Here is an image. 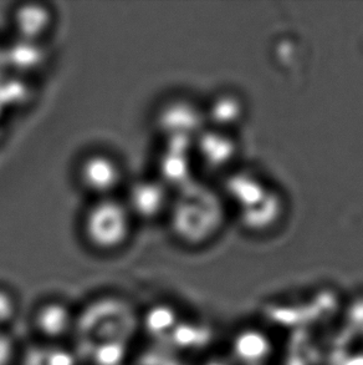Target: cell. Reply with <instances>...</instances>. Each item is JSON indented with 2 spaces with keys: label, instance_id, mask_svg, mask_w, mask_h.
<instances>
[{
  "label": "cell",
  "instance_id": "8992f818",
  "mask_svg": "<svg viewBox=\"0 0 363 365\" xmlns=\"http://www.w3.org/2000/svg\"><path fill=\"white\" fill-rule=\"evenodd\" d=\"M196 123V110L183 101H171L158 110L157 131L163 143L188 146L191 131Z\"/></svg>",
  "mask_w": 363,
  "mask_h": 365
},
{
  "label": "cell",
  "instance_id": "ba28073f",
  "mask_svg": "<svg viewBox=\"0 0 363 365\" xmlns=\"http://www.w3.org/2000/svg\"><path fill=\"white\" fill-rule=\"evenodd\" d=\"M157 176L171 191L181 190L191 183V163L188 146L163 143L157 161Z\"/></svg>",
  "mask_w": 363,
  "mask_h": 365
},
{
  "label": "cell",
  "instance_id": "8fae6325",
  "mask_svg": "<svg viewBox=\"0 0 363 365\" xmlns=\"http://www.w3.org/2000/svg\"><path fill=\"white\" fill-rule=\"evenodd\" d=\"M24 365H75V358L61 346H35L26 353Z\"/></svg>",
  "mask_w": 363,
  "mask_h": 365
},
{
  "label": "cell",
  "instance_id": "52a82bcc",
  "mask_svg": "<svg viewBox=\"0 0 363 365\" xmlns=\"http://www.w3.org/2000/svg\"><path fill=\"white\" fill-rule=\"evenodd\" d=\"M15 38L43 43L54 25L53 11L39 3L21 4L11 15Z\"/></svg>",
  "mask_w": 363,
  "mask_h": 365
},
{
  "label": "cell",
  "instance_id": "4fadbf2b",
  "mask_svg": "<svg viewBox=\"0 0 363 365\" xmlns=\"http://www.w3.org/2000/svg\"><path fill=\"white\" fill-rule=\"evenodd\" d=\"M16 303L9 292L0 288V328L9 323L15 316Z\"/></svg>",
  "mask_w": 363,
  "mask_h": 365
},
{
  "label": "cell",
  "instance_id": "3957f363",
  "mask_svg": "<svg viewBox=\"0 0 363 365\" xmlns=\"http://www.w3.org/2000/svg\"><path fill=\"white\" fill-rule=\"evenodd\" d=\"M78 178L85 191L98 198L113 197L122 182V168L107 153H95L80 161Z\"/></svg>",
  "mask_w": 363,
  "mask_h": 365
},
{
  "label": "cell",
  "instance_id": "30bf717a",
  "mask_svg": "<svg viewBox=\"0 0 363 365\" xmlns=\"http://www.w3.org/2000/svg\"><path fill=\"white\" fill-rule=\"evenodd\" d=\"M74 317L60 303H48L40 308L36 316V327L45 336L56 339L65 336L73 328Z\"/></svg>",
  "mask_w": 363,
  "mask_h": 365
},
{
  "label": "cell",
  "instance_id": "9c48e42d",
  "mask_svg": "<svg viewBox=\"0 0 363 365\" xmlns=\"http://www.w3.org/2000/svg\"><path fill=\"white\" fill-rule=\"evenodd\" d=\"M5 64L8 73L15 75L30 74L39 70L46 63V50L43 43L15 38L6 45H3Z\"/></svg>",
  "mask_w": 363,
  "mask_h": 365
},
{
  "label": "cell",
  "instance_id": "9a60e30c",
  "mask_svg": "<svg viewBox=\"0 0 363 365\" xmlns=\"http://www.w3.org/2000/svg\"><path fill=\"white\" fill-rule=\"evenodd\" d=\"M6 74H8V69L5 64L4 50H3V45H0V79H3Z\"/></svg>",
  "mask_w": 363,
  "mask_h": 365
},
{
  "label": "cell",
  "instance_id": "5bb4252c",
  "mask_svg": "<svg viewBox=\"0 0 363 365\" xmlns=\"http://www.w3.org/2000/svg\"><path fill=\"white\" fill-rule=\"evenodd\" d=\"M14 343L8 334L0 331V365H10L14 358Z\"/></svg>",
  "mask_w": 363,
  "mask_h": 365
},
{
  "label": "cell",
  "instance_id": "5b68a950",
  "mask_svg": "<svg viewBox=\"0 0 363 365\" xmlns=\"http://www.w3.org/2000/svg\"><path fill=\"white\" fill-rule=\"evenodd\" d=\"M229 349V358L236 365H269L276 351L274 341L265 329L249 324L234 331Z\"/></svg>",
  "mask_w": 363,
  "mask_h": 365
},
{
  "label": "cell",
  "instance_id": "7a4b0ae2",
  "mask_svg": "<svg viewBox=\"0 0 363 365\" xmlns=\"http://www.w3.org/2000/svg\"><path fill=\"white\" fill-rule=\"evenodd\" d=\"M133 217L123 200L98 198L83 217V235L98 251H117L125 246L132 232Z\"/></svg>",
  "mask_w": 363,
  "mask_h": 365
},
{
  "label": "cell",
  "instance_id": "6da1fadb",
  "mask_svg": "<svg viewBox=\"0 0 363 365\" xmlns=\"http://www.w3.org/2000/svg\"><path fill=\"white\" fill-rule=\"evenodd\" d=\"M167 216L173 235L181 242L198 245L213 231L216 206L211 193L191 182L172 196Z\"/></svg>",
  "mask_w": 363,
  "mask_h": 365
},
{
  "label": "cell",
  "instance_id": "277c9868",
  "mask_svg": "<svg viewBox=\"0 0 363 365\" xmlns=\"http://www.w3.org/2000/svg\"><path fill=\"white\" fill-rule=\"evenodd\" d=\"M172 191L157 178H138L131 183L123 200L133 220H154L167 215L172 201Z\"/></svg>",
  "mask_w": 363,
  "mask_h": 365
},
{
  "label": "cell",
  "instance_id": "7c38bea8",
  "mask_svg": "<svg viewBox=\"0 0 363 365\" xmlns=\"http://www.w3.org/2000/svg\"><path fill=\"white\" fill-rule=\"evenodd\" d=\"M146 322H147L149 331L157 333V334H163V333L172 329L176 323V316H174L172 308L158 306L149 311Z\"/></svg>",
  "mask_w": 363,
  "mask_h": 365
}]
</instances>
